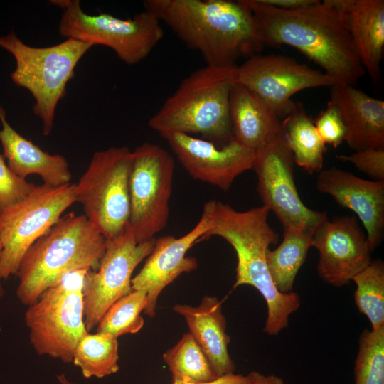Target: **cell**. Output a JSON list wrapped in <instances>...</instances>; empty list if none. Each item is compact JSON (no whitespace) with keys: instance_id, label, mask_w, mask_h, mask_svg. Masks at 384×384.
I'll return each mask as SVG.
<instances>
[{"instance_id":"1","label":"cell","mask_w":384,"mask_h":384,"mask_svg":"<svg viewBox=\"0 0 384 384\" xmlns=\"http://www.w3.org/2000/svg\"><path fill=\"white\" fill-rule=\"evenodd\" d=\"M264 46L299 50L338 84L354 86L366 71L356 51L343 0L318 1L309 7L282 10L258 0H244Z\"/></svg>"},{"instance_id":"2","label":"cell","mask_w":384,"mask_h":384,"mask_svg":"<svg viewBox=\"0 0 384 384\" xmlns=\"http://www.w3.org/2000/svg\"><path fill=\"white\" fill-rule=\"evenodd\" d=\"M143 5L198 51L206 65H236L238 58L264 47L244 0H146Z\"/></svg>"},{"instance_id":"3","label":"cell","mask_w":384,"mask_h":384,"mask_svg":"<svg viewBox=\"0 0 384 384\" xmlns=\"http://www.w3.org/2000/svg\"><path fill=\"white\" fill-rule=\"evenodd\" d=\"M210 219V228L203 239L218 236L235 250L238 258L233 289L250 285L259 291L267 309L263 331L276 336L289 326V316L298 310L301 299L292 292H278L270 278L266 252L278 242L279 235L268 223L270 210L264 206L238 211L227 203L210 200L205 203Z\"/></svg>"},{"instance_id":"4","label":"cell","mask_w":384,"mask_h":384,"mask_svg":"<svg viewBox=\"0 0 384 384\" xmlns=\"http://www.w3.org/2000/svg\"><path fill=\"white\" fill-rule=\"evenodd\" d=\"M105 242L83 214L61 216L23 255L16 273L18 300L28 306L68 272L97 270Z\"/></svg>"},{"instance_id":"5","label":"cell","mask_w":384,"mask_h":384,"mask_svg":"<svg viewBox=\"0 0 384 384\" xmlns=\"http://www.w3.org/2000/svg\"><path fill=\"white\" fill-rule=\"evenodd\" d=\"M237 65H206L185 78L149 120L151 129L187 134L228 143L233 139L230 95L236 83Z\"/></svg>"},{"instance_id":"6","label":"cell","mask_w":384,"mask_h":384,"mask_svg":"<svg viewBox=\"0 0 384 384\" xmlns=\"http://www.w3.org/2000/svg\"><path fill=\"white\" fill-rule=\"evenodd\" d=\"M0 47L14 58L16 68L11 78L33 96V113L41 121L43 135L48 136L58 104L66 94L67 85L74 77L78 62L92 46L66 38L54 46L33 47L11 31L0 36Z\"/></svg>"},{"instance_id":"7","label":"cell","mask_w":384,"mask_h":384,"mask_svg":"<svg viewBox=\"0 0 384 384\" xmlns=\"http://www.w3.org/2000/svg\"><path fill=\"white\" fill-rule=\"evenodd\" d=\"M88 270L68 272L28 306L25 324L30 343L39 356L72 363L78 342L88 333L82 294Z\"/></svg>"},{"instance_id":"8","label":"cell","mask_w":384,"mask_h":384,"mask_svg":"<svg viewBox=\"0 0 384 384\" xmlns=\"http://www.w3.org/2000/svg\"><path fill=\"white\" fill-rule=\"evenodd\" d=\"M61 9L59 33L91 44L107 46L128 65L145 58L163 38L161 21L144 10L132 18H120L107 13H85L79 0H52Z\"/></svg>"},{"instance_id":"9","label":"cell","mask_w":384,"mask_h":384,"mask_svg":"<svg viewBox=\"0 0 384 384\" xmlns=\"http://www.w3.org/2000/svg\"><path fill=\"white\" fill-rule=\"evenodd\" d=\"M132 158V151L126 146L96 151L75 184V200L83 215L105 239L120 235L129 224Z\"/></svg>"},{"instance_id":"10","label":"cell","mask_w":384,"mask_h":384,"mask_svg":"<svg viewBox=\"0 0 384 384\" xmlns=\"http://www.w3.org/2000/svg\"><path fill=\"white\" fill-rule=\"evenodd\" d=\"M76 202L75 184L37 185L23 200L0 215V275L16 274L29 247L43 235Z\"/></svg>"},{"instance_id":"11","label":"cell","mask_w":384,"mask_h":384,"mask_svg":"<svg viewBox=\"0 0 384 384\" xmlns=\"http://www.w3.org/2000/svg\"><path fill=\"white\" fill-rule=\"evenodd\" d=\"M174 167L172 156L159 145L146 142L132 151L128 227L138 242L154 238L167 224Z\"/></svg>"},{"instance_id":"12","label":"cell","mask_w":384,"mask_h":384,"mask_svg":"<svg viewBox=\"0 0 384 384\" xmlns=\"http://www.w3.org/2000/svg\"><path fill=\"white\" fill-rule=\"evenodd\" d=\"M155 240L138 242L128 226L120 235L106 239L97 270H89L85 279L84 316L88 332L113 303L132 291V273L149 255Z\"/></svg>"},{"instance_id":"13","label":"cell","mask_w":384,"mask_h":384,"mask_svg":"<svg viewBox=\"0 0 384 384\" xmlns=\"http://www.w3.org/2000/svg\"><path fill=\"white\" fill-rule=\"evenodd\" d=\"M236 82L254 92L281 119L293 110L296 102L292 97L297 92L338 84L323 71L279 54L249 57L237 65Z\"/></svg>"},{"instance_id":"14","label":"cell","mask_w":384,"mask_h":384,"mask_svg":"<svg viewBox=\"0 0 384 384\" xmlns=\"http://www.w3.org/2000/svg\"><path fill=\"white\" fill-rule=\"evenodd\" d=\"M294 161L283 130L255 153L252 169L257 176V193L264 206L274 213L282 225L316 229L326 212L313 210L301 200L294 180Z\"/></svg>"},{"instance_id":"15","label":"cell","mask_w":384,"mask_h":384,"mask_svg":"<svg viewBox=\"0 0 384 384\" xmlns=\"http://www.w3.org/2000/svg\"><path fill=\"white\" fill-rule=\"evenodd\" d=\"M160 135L193 178L224 191L229 190L236 177L252 169L255 153L234 139L220 148L191 134L168 132Z\"/></svg>"},{"instance_id":"16","label":"cell","mask_w":384,"mask_h":384,"mask_svg":"<svg viewBox=\"0 0 384 384\" xmlns=\"http://www.w3.org/2000/svg\"><path fill=\"white\" fill-rule=\"evenodd\" d=\"M312 247L319 252V277L334 287L348 284L372 261L366 235L355 215L325 219L314 230Z\"/></svg>"},{"instance_id":"17","label":"cell","mask_w":384,"mask_h":384,"mask_svg":"<svg viewBox=\"0 0 384 384\" xmlns=\"http://www.w3.org/2000/svg\"><path fill=\"white\" fill-rule=\"evenodd\" d=\"M210 228L208 210L204 205L198 223L184 235L156 238L154 247L140 271L132 279V290L146 293L147 302L144 313L149 318L156 314L159 297L169 284L183 273L198 267L196 258L186 256L188 250Z\"/></svg>"},{"instance_id":"18","label":"cell","mask_w":384,"mask_h":384,"mask_svg":"<svg viewBox=\"0 0 384 384\" xmlns=\"http://www.w3.org/2000/svg\"><path fill=\"white\" fill-rule=\"evenodd\" d=\"M316 187L356 214L366 229L367 244L372 252L384 236V181L366 180L331 167L319 172Z\"/></svg>"},{"instance_id":"19","label":"cell","mask_w":384,"mask_h":384,"mask_svg":"<svg viewBox=\"0 0 384 384\" xmlns=\"http://www.w3.org/2000/svg\"><path fill=\"white\" fill-rule=\"evenodd\" d=\"M330 101L338 108L347 129L345 142L355 151L384 149V102L353 85L330 87Z\"/></svg>"},{"instance_id":"20","label":"cell","mask_w":384,"mask_h":384,"mask_svg":"<svg viewBox=\"0 0 384 384\" xmlns=\"http://www.w3.org/2000/svg\"><path fill=\"white\" fill-rule=\"evenodd\" d=\"M0 105V142L9 169L18 176H39L44 184L59 186L71 183L68 161L60 154H50L21 136L8 122Z\"/></svg>"},{"instance_id":"21","label":"cell","mask_w":384,"mask_h":384,"mask_svg":"<svg viewBox=\"0 0 384 384\" xmlns=\"http://www.w3.org/2000/svg\"><path fill=\"white\" fill-rule=\"evenodd\" d=\"M174 311L182 316L194 338L220 377L233 373L235 364L229 352L230 338L222 304L215 297L204 296L198 306L176 304Z\"/></svg>"},{"instance_id":"22","label":"cell","mask_w":384,"mask_h":384,"mask_svg":"<svg viewBox=\"0 0 384 384\" xmlns=\"http://www.w3.org/2000/svg\"><path fill=\"white\" fill-rule=\"evenodd\" d=\"M229 114L233 139L255 153L282 132V119L274 112L254 92L237 82L230 92Z\"/></svg>"},{"instance_id":"23","label":"cell","mask_w":384,"mask_h":384,"mask_svg":"<svg viewBox=\"0 0 384 384\" xmlns=\"http://www.w3.org/2000/svg\"><path fill=\"white\" fill-rule=\"evenodd\" d=\"M348 30L359 60L373 82L381 76L384 1L343 0Z\"/></svg>"},{"instance_id":"24","label":"cell","mask_w":384,"mask_h":384,"mask_svg":"<svg viewBox=\"0 0 384 384\" xmlns=\"http://www.w3.org/2000/svg\"><path fill=\"white\" fill-rule=\"evenodd\" d=\"M315 229L306 227L283 228V240L266 252V263L272 282L281 293L292 292L296 276L312 247Z\"/></svg>"},{"instance_id":"25","label":"cell","mask_w":384,"mask_h":384,"mask_svg":"<svg viewBox=\"0 0 384 384\" xmlns=\"http://www.w3.org/2000/svg\"><path fill=\"white\" fill-rule=\"evenodd\" d=\"M282 130L294 164L309 174L320 172L324 165L326 144L314 122L300 102L282 120Z\"/></svg>"},{"instance_id":"26","label":"cell","mask_w":384,"mask_h":384,"mask_svg":"<svg viewBox=\"0 0 384 384\" xmlns=\"http://www.w3.org/2000/svg\"><path fill=\"white\" fill-rule=\"evenodd\" d=\"M117 338L108 334H86L78 342L72 363L83 377L102 378L119 370Z\"/></svg>"},{"instance_id":"27","label":"cell","mask_w":384,"mask_h":384,"mask_svg":"<svg viewBox=\"0 0 384 384\" xmlns=\"http://www.w3.org/2000/svg\"><path fill=\"white\" fill-rule=\"evenodd\" d=\"M163 360L171 373L172 382L206 383L219 378L189 333L163 354Z\"/></svg>"},{"instance_id":"28","label":"cell","mask_w":384,"mask_h":384,"mask_svg":"<svg viewBox=\"0 0 384 384\" xmlns=\"http://www.w3.org/2000/svg\"><path fill=\"white\" fill-rule=\"evenodd\" d=\"M354 300L359 313L369 320L371 330L384 326V262L375 259L355 275Z\"/></svg>"},{"instance_id":"29","label":"cell","mask_w":384,"mask_h":384,"mask_svg":"<svg viewBox=\"0 0 384 384\" xmlns=\"http://www.w3.org/2000/svg\"><path fill=\"white\" fill-rule=\"evenodd\" d=\"M146 302L144 291L132 290L108 308L98 322L96 332L116 338L127 334L137 333L144 326L141 313Z\"/></svg>"},{"instance_id":"30","label":"cell","mask_w":384,"mask_h":384,"mask_svg":"<svg viewBox=\"0 0 384 384\" xmlns=\"http://www.w3.org/2000/svg\"><path fill=\"white\" fill-rule=\"evenodd\" d=\"M354 378L355 384H384V326L361 334Z\"/></svg>"},{"instance_id":"31","label":"cell","mask_w":384,"mask_h":384,"mask_svg":"<svg viewBox=\"0 0 384 384\" xmlns=\"http://www.w3.org/2000/svg\"><path fill=\"white\" fill-rule=\"evenodd\" d=\"M36 186L16 175L0 153V215L8 207L23 200Z\"/></svg>"},{"instance_id":"32","label":"cell","mask_w":384,"mask_h":384,"mask_svg":"<svg viewBox=\"0 0 384 384\" xmlns=\"http://www.w3.org/2000/svg\"><path fill=\"white\" fill-rule=\"evenodd\" d=\"M324 142L336 148L345 142L347 129L338 108L329 100L314 122Z\"/></svg>"},{"instance_id":"33","label":"cell","mask_w":384,"mask_h":384,"mask_svg":"<svg viewBox=\"0 0 384 384\" xmlns=\"http://www.w3.org/2000/svg\"><path fill=\"white\" fill-rule=\"evenodd\" d=\"M336 158L351 163L374 181H384V149H366L350 155L339 154Z\"/></svg>"},{"instance_id":"34","label":"cell","mask_w":384,"mask_h":384,"mask_svg":"<svg viewBox=\"0 0 384 384\" xmlns=\"http://www.w3.org/2000/svg\"><path fill=\"white\" fill-rule=\"evenodd\" d=\"M261 4L282 10H296L309 7L318 0H258Z\"/></svg>"},{"instance_id":"35","label":"cell","mask_w":384,"mask_h":384,"mask_svg":"<svg viewBox=\"0 0 384 384\" xmlns=\"http://www.w3.org/2000/svg\"><path fill=\"white\" fill-rule=\"evenodd\" d=\"M247 377V384H285L282 378L274 374L265 375L258 371H252Z\"/></svg>"},{"instance_id":"36","label":"cell","mask_w":384,"mask_h":384,"mask_svg":"<svg viewBox=\"0 0 384 384\" xmlns=\"http://www.w3.org/2000/svg\"><path fill=\"white\" fill-rule=\"evenodd\" d=\"M172 384H247V375L230 373L219 377L215 380L206 383L172 382Z\"/></svg>"},{"instance_id":"37","label":"cell","mask_w":384,"mask_h":384,"mask_svg":"<svg viewBox=\"0 0 384 384\" xmlns=\"http://www.w3.org/2000/svg\"><path fill=\"white\" fill-rule=\"evenodd\" d=\"M56 378L59 384H78L75 382L70 381L63 373L58 374L56 375Z\"/></svg>"},{"instance_id":"38","label":"cell","mask_w":384,"mask_h":384,"mask_svg":"<svg viewBox=\"0 0 384 384\" xmlns=\"http://www.w3.org/2000/svg\"><path fill=\"white\" fill-rule=\"evenodd\" d=\"M1 250H2V245H1V239H0V255H1ZM1 277L0 275V300L3 297L4 294V289L2 287V285H1Z\"/></svg>"}]
</instances>
